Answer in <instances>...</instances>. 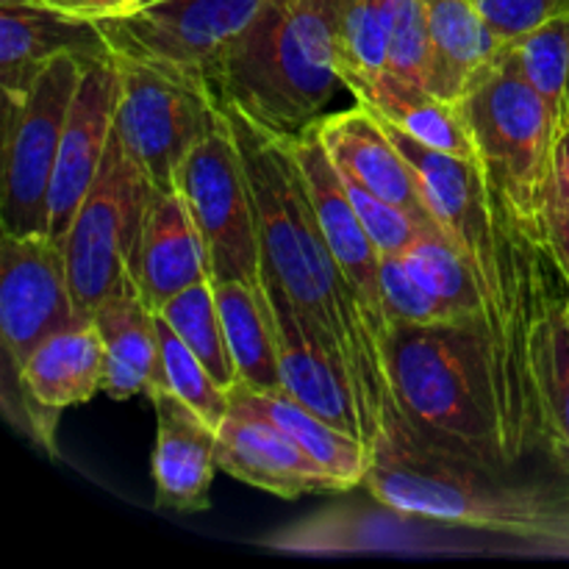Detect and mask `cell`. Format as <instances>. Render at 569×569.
<instances>
[{"mask_svg": "<svg viewBox=\"0 0 569 569\" xmlns=\"http://www.w3.org/2000/svg\"><path fill=\"white\" fill-rule=\"evenodd\" d=\"M11 3H33V6H42L44 0H11Z\"/></svg>", "mask_w": 569, "mask_h": 569, "instance_id": "obj_40", "label": "cell"}, {"mask_svg": "<svg viewBox=\"0 0 569 569\" xmlns=\"http://www.w3.org/2000/svg\"><path fill=\"white\" fill-rule=\"evenodd\" d=\"M515 50L528 81L542 94L556 126L569 122V11L515 39Z\"/></svg>", "mask_w": 569, "mask_h": 569, "instance_id": "obj_33", "label": "cell"}, {"mask_svg": "<svg viewBox=\"0 0 569 569\" xmlns=\"http://www.w3.org/2000/svg\"><path fill=\"white\" fill-rule=\"evenodd\" d=\"M283 142H287L289 153H292L295 164L300 170V178H303L322 237H326L337 264L342 267L345 278L359 292L372 331H376L378 342L383 348L389 333H392V322H389L381 292V250H378V244L367 233L365 222L356 214L348 187H345L333 159L328 156L320 133H317V126L306 128L295 137H283Z\"/></svg>", "mask_w": 569, "mask_h": 569, "instance_id": "obj_13", "label": "cell"}, {"mask_svg": "<svg viewBox=\"0 0 569 569\" xmlns=\"http://www.w3.org/2000/svg\"><path fill=\"white\" fill-rule=\"evenodd\" d=\"M489 237L472 256L481 287V337L498 409L506 467L545 439L537 361L545 331L569 300V281L545 239L539 217L522 214L487 178Z\"/></svg>", "mask_w": 569, "mask_h": 569, "instance_id": "obj_2", "label": "cell"}, {"mask_svg": "<svg viewBox=\"0 0 569 569\" xmlns=\"http://www.w3.org/2000/svg\"><path fill=\"white\" fill-rule=\"evenodd\" d=\"M222 106L276 137H295L331 114L345 87L337 67L331 0H267L206 67Z\"/></svg>", "mask_w": 569, "mask_h": 569, "instance_id": "obj_3", "label": "cell"}, {"mask_svg": "<svg viewBox=\"0 0 569 569\" xmlns=\"http://www.w3.org/2000/svg\"><path fill=\"white\" fill-rule=\"evenodd\" d=\"M264 289L272 306V322H276L283 392L331 422L333 428L367 445L359 403H356L342 361L328 348L315 322L292 303V298L276 281L264 278Z\"/></svg>", "mask_w": 569, "mask_h": 569, "instance_id": "obj_15", "label": "cell"}, {"mask_svg": "<svg viewBox=\"0 0 569 569\" xmlns=\"http://www.w3.org/2000/svg\"><path fill=\"white\" fill-rule=\"evenodd\" d=\"M381 122L392 142L400 148V153L415 167L422 198H426V206L437 226L472 261L476 250L489 237V194L483 167L472 159L428 148L426 142L409 137L392 122Z\"/></svg>", "mask_w": 569, "mask_h": 569, "instance_id": "obj_19", "label": "cell"}, {"mask_svg": "<svg viewBox=\"0 0 569 569\" xmlns=\"http://www.w3.org/2000/svg\"><path fill=\"white\" fill-rule=\"evenodd\" d=\"M567 98H569V89H567Z\"/></svg>", "mask_w": 569, "mask_h": 569, "instance_id": "obj_42", "label": "cell"}, {"mask_svg": "<svg viewBox=\"0 0 569 569\" xmlns=\"http://www.w3.org/2000/svg\"><path fill=\"white\" fill-rule=\"evenodd\" d=\"M200 281H211V261L203 237L189 214L178 189H156L144 211L133 287L137 295L159 311L170 298Z\"/></svg>", "mask_w": 569, "mask_h": 569, "instance_id": "obj_18", "label": "cell"}, {"mask_svg": "<svg viewBox=\"0 0 569 569\" xmlns=\"http://www.w3.org/2000/svg\"><path fill=\"white\" fill-rule=\"evenodd\" d=\"M353 100L367 106L381 120L392 122L395 128L406 131L409 137L426 142L428 148L478 161L476 142H472V133L467 128L465 117H461L459 106L437 98L428 89L403 83L398 78H387L378 87L353 94Z\"/></svg>", "mask_w": 569, "mask_h": 569, "instance_id": "obj_27", "label": "cell"}, {"mask_svg": "<svg viewBox=\"0 0 569 569\" xmlns=\"http://www.w3.org/2000/svg\"><path fill=\"white\" fill-rule=\"evenodd\" d=\"M381 292L389 322L395 326H450L467 322L445 300L428 292L420 278L411 272L403 256L381 253ZM472 326V322H470Z\"/></svg>", "mask_w": 569, "mask_h": 569, "instance_id": "obj_35", "label": "cell"}, {"mask_svg": "<svg viewBox=\"0 0 569 569\" xmlns=\"http://www.w3.org/2000/svg\"><path fill=\"white\" fill-rule=\"evenodd\" d=\"M431 42V92L459 103L509 42L487 26L478 0H420Z\"/></svg>", "mask_w": 569, "mask_h": 569, "instance_id": "obj_22", "label": "cell"}, {"mask_svg": "<svg viewBox=\"0 0 569 569\" xmlns=\"http://www.w3.org/2000/svg\"><path fill=\"white\" fill-rule=\"evenodd\" d=\"M337 67L350 94H361L389 78L387 31L378 0H331Z\"/></svg>", "mask_w": 569, "mask_h": 569, "instance_id": "obj_28", "label": "cell"}, {"mask_svg": "<svg viewBox=\"0 0 569 569\" xmlns=\"http://www.w3.org/2000/svg\"><path fill=\"white\" fill-rule=\"evenodd\" d=\"M214 298L233 365L239 370V383L256 392H281L278 337L264 283L261 287H250L244 281L214 283Z\"/></svg>", "mask_w": 569, "mask_h": 569, "instance_id": "obj_26", "label": "cell"}, {"mask_svg": "<svg viewBox=\"0 0 569 569\" xmlns=\"http://www.w3.org/2000/svg\"><path fill=\"white\" fill-rule=\"evenodd\" d=\"M456 106L470 128L489 181L522 214L537 217L559 126L542 94L528 81L515 42Z\"/></svg>", "mask_w": 569, "mask_h": 569, "instance_id": "obj_7", "label": "cell"}, {"mask_svg": "<svg viewBox=\"0 0 569 569\" xmlns=\"http://www.w3.org/2000/svg\"><path fill=\"white\" fill-rule=\"evenodd\" d=\"M539 400L545 417V442L569 470V317L567 303L553 311L537 361Z\"/></svg>", "mask_w": 569, "mask_h": 569, "instance_id": "obj_32", "label": "cell"}, {"mask_svg": "<svg viewBox=\"0 0 569 569\" xmlns=\"http://www.w3.org/2000/svg\"><path fill=\"white\" fill-rule=\"evenodd\" d=\"M383 361L411 442L483 470H509L481 328L395 326Z\"/></svg>", "mask_w": 569, "mask_h": 569, "instance_id": "obj_4", "label": "cell"}, {"mask_svg": "<svg viewBox=\"0 0 569 569\" xmlns=\"http://www.w3.org/2000/svg\"><path fill=\"white\" fill-rule=\"evenodd\" d=\"M106 348L103 392L111 400L148 395L159 376V339L156 311L137 289L117 292L92 315Z\"/></svg>", "mask_w": 569, "mask_h": 569, "instance_id": "obj_24", "label": "cell"}, {"mask_svg": "<svg viewBox=\"0 0 569 569\" xmlns=\"http://www.w3.org/2000/svg\"><path fill=\"white\" fill-rule=\"evenodd\" d=\"M339 176H342V172H339ZM342 181L345 187H348L350 200H353L356 214L365 222L367 233H370V239L378 244L381 253L403 256L422 233H428L426 226H420L415 217H409L403 209L389 203V200L378 198V194H372L370 189L350 181V178L342 176Z\"/></svg>", "mask_w": 569, "mask_h": 569, "instance_id": "obj_37", "label": "cell"}, {"mask_svg": "<svg viewBox=\"0 0 569 569\" xmlns=\"http://www.w3.org/2000/svg\"><path fill=\"white\" fill-rule=\"evenodd\" d=\"M176 189L209 250L211 283L244 281L261 287L264 272L253 198L226 109L209 137L181 161Z\"/></svg>", "mask_w": 569, "mask_h": 569, "instance_id": "obj_10", "label": "cell"}, {"mask_svg": "<svg viewBox=\"0 0 569 569\" xmlns=\"http://www.w3.org/2000/svg\"><path fill=\"white\" fill-rule=\"evenodd\" d=\"M150 3H156V0H44L42 6L61 11L67 17H76V20L98 22L133 14V11L144 9Z\"/></svg>", "mask_w": 569, "mask_h": 569, "instance_id": "obj_39", "label": "cell"}, {"mask_svg": "<svg viewBox=\"0 0 569 569\" xmlns=\"http://www.w3.org/2000/svg\"><path fill=\"white\" fill-rule=\"evenodd\" d=\"M159 315L189 345V350L203 361L206 370L214 376V381L231 392L239 383V370L233 365L226 326H222L220 309H217L214 283L200 281L194 287L183 289V292H178L176 298L161 306Z\"/></svg>", "mask_w": 569, "mask_h": 569, "instance_id": "obj_29", "label": "cell"}, {"mask_svg": "<svg viewBox=\"0 0 569 569\" xmlns=\"http://www.w3.org/2000/svg\"><path fill=\"white\" fill-rule=\"evenodd\" d=\"M156 339H159V376L150 392L167 389L217 431L231 411L228 389L214 381L203 361L189 350V345L172 331L170 322L159 311H156Z\"/></svg>", "mask_w": 569, "mask_h": 569, "instance_id": "obj_30", "label": "cell"}, {"mask_svg": "<svg viewBox=\"0 0 569 569\" xmlns=\"http://www.w3.org/2000/svg\"><path fill=\"white\" fill-rule=\"evenodd\" d=\"M106 348L92 320L44 339L17 370L22 389L48 411L87 403L103 392Z\"/></svg>", "mask_w": 569, "mask_h": 569, "instance_id": "obj_23", "label": "cell"}, {"mask_svg": "<svg viewBox=\"0 0 569 569\" xmlns=\"http://www.w3.org/2000/svg\"><path fill=\"white\" fill-rule=\"evenodd\" d=\"M422 287L450 306L456 315L481 328V287L472 261L445 233L428 231L403 253Z\"/></svg>", "mask_w": 569, "mask_h": 569, "instance_id": "obj_31", "label": "cell"}, {"mask_svg": "<svg viewBox=\"0 0 569 569\" xmlns=\"http://www.w3.org/2000/svg\"><path fill=\"white\" fill-rule=\"evenodd\" d=\"M117 92H120V70L114 53L89 56L83 61L81 81L67 114L61 133L59 159H56L53 187H50V237L64 239L78 206L98 178L114 131Z\"/></svg>", "mask_w": 569, "mask_h": 569, "instance_id": "obj_14", "label": "cell"}, {"mask_svg": "<svg viewBox=\"0 0 569 569\" xmlns=\"http://www.w3.org/2000/svg\"><path fill=\"white\" fill-rule=\"evenodd\" d=\"M89 56H56L37 76L26 98L6 103L3 233L33 237L50 231V187L56 176L61 133Z\"/></svg>", "mask_w": 569, "mask_h": 569, "instance_id": "obj_9", "label": "cell"}, {"mask_svg": "<svg viewBox=\"0 0 569 569\" xmlns=\"http://www.w3.org/2000/svg\"><path fill=\"white\" fill-rule=\"evenodd\" d=\"M89 322L76 309L64 244L50 233H3L0 244V337L14 370L53 333Z\"/></svg>", "mask_w": 569, "mask_h": 569, "instance_id": "obj_11", "label": "cell"}, {"mask_svg": "<svg viewBox=\"0 0 569 569\" xmlns=\"http://www.w3.org/2000/svg\"><path fill=\"white\" fill-rule=\"evenodd\" d=\"M156 409L153 481L159 503L176 511H206L217 465V431L167 389L148 392Z\"/></svg>", "mask_w": 569, "mask_h": 569, "instance_id": "obj_20", "label": "cell"}, {"mask_svg": "<svg viewBox=\"0 0 569 569\" xmlns=\"http://www.w3.org/2000/svg\"><path fill=\"white\" fill-rule=\"evenodd\" d=\"M228 395H231V403L248 406V409L267 417L272 426L281 428L300 450H306L311 459L320 461L337 478L342 492L365 483L367 470L372 465V453L361 439L333 428L331 422H326L315 411L289 398L283 389L281 392H256L244 383H237Z\"/></svg>", "mask_w": 569, "mask_h": 569, "instance_id": "obj_25", "label": "cell"}, {"mask_svg": "<svg viewBox=\"0 0 569 569\" xmlns=\"http://www.w3.org/2000/svg\"><path fill=\"white\" fill-rule=\"evenodd\" d=\"M567 317H569V300H567Z\"/></svg>", "mask_w": 569, "mask_h": 569, "instance_id": "obj_41", "label": "cell"}, {"mask_svg": "<svg viewBox=\"0 0 569 569\" xmlns=\"http://www.w3.org/2000/svg\"><path fill=\"white\" fill-rule=\"evenodd\" d=\"M64 53L100 56L109 53V44L94 22L76 20L48 6L0 3V83L6 103L26 98L39 72Z\"/></svg>", "mask_w": 569, "mask_h": 569, "instance_id": "obj_21", "label": "cell"}, {"mask_svg": "<svg viewBox=\"0 0 569 569\" xmlns=\"http://www.w3.org/2000/svg\"><path fill=\"white\" fill-rule=\"evenodd\" d=\"M317 133L345 178L403 209L428 231L445 233L428 211L415 167L400 153L383 122L367 106L353 100V106L348 109L331 111L317 122Z\"/></svg>", "mask_w": 569, "mask_h": 569, "instance_id": "obj_17", "label": "cell"}, {"mask_svg": "<svg viewBox=\"0 0 569 569\" xmlns=\"http://www.w3.org/2000/svg\"><path fill=\"white\" fill-rule=\"evenodd\" d=\"M478 6L487 26L503 42H515L550 17L569 11V0H478Z\"/></svg>", "mask_w": 569, "mask_h": 569, "instance_id": "obj_38", "label": "cell"}, {"mask_svg": "<svg viewBox=\"0 0 569 569\" xmlns=\"http://www.w3.org/2000/svg\"><path fill=\"white\" fill-rule=\"evenodd\" d=\"M387 31L389 78L431 92V42L420 0H378Z\"/></svg>", "mask_w": 569, "mask_h": 569, "instance_id": "obj_34", "label": "cell"}, {"mask_svg": "<svg viewBox=\"0 0 569 569\" xmlns=\"http://www.w3.org/2000/svg\"><path fill=\"white\" fill-rule=\"evenodd\" d=\"M537 217L545 239L569 281V122L556 131Z\"/></svg>", "mask_w": 569, "mask_h": 569, "instance_id": "obj_36", "label": "cell"}, {"mask_svg": "<svg viewBox=\"0 0 569 569\" xmlns=\"http://www.w3.org/2000/svg\"><path fill=\"white\" fill-rule=\"evenodd\" d=\"M156 189L111 131L98 178L61 239L72 300L87 320L111 295L137 289L133 256Z\"/></svg>", "mask_w": 569, "mask_h": 569, "instance_id": "obj_8", "label": "cell"}, {"mask_svg": "<svg viewBox=\"0 0 569 569\" xmlns=\"http://www.w3.org/2000/svg\"><path fill=\"white\" fill-rule=\"evenodd\" d=\"M361 487L403 517L569 550V495L511 487L498 481V472L439 456L411 439L378 445Z\"/></svg>", "mask_w": 569, "mask_h": 569, "instance_id": "obj_5", "label": "cell"}, {"mask_svg": "<svg viewBox=\"0 0 569 569\" xmlns=\"http://www.w3.org/2000/svg\"><path fill=\"white\" fill-rule=\"evenodd\" d=\"M267 0H156L126 17L98 20L111 53L206 67L264 9Z\"/></svg>", "mask_w": 569, "mask_h": 569, "instance_id": "obj_12", "label": "cell"}, {"mask_svg": "<svg viewBox=\"0 0 569 569\" xmlns=\"http://www.w3.org/2000/svg\"><path fill=\"white\" fill-rule=\"evenodd\" d=\"M217 465L237 481L278 498L342 492L337 478L287 433L248 406L231 403L217 428Z\"/></svg>", "mask_w": 569, "mask_h": 569, "instance_id": "obj_16", "label": "cell"}, {"mask_svg": "<svg viewBox=\"0 0 569 569\" xmlns=\"http://www.w3.org/2000/svg\"><path fill=\"white\" fill-rule=\"evenodd\" d=\"M114 133L159 189H176V172L220 122L222 103L200 67L117 56Z\"/></svg>", "mask_w": 569, "mask_h": 569, "instance_id": "obj_6", "label": "cell"}, {"mask_svg": "<svg viewBox=\"0 0 569 569\" xmlns=\"http://www.w3.org/2000/svg\"><path fill=\"white\" fill-rule=\"evenodd\" d=\"M233 126L244 178L253 198L261 272L315 322L342 361L359 403L367 448L409 439L389 387L387 361L353 283L345 278L317 222L306 183L283 137L222 106Z\"/></svg>", "mask_w": 569, "mask_h": 569, "instance_id": "obj_1", "label": "cell"}]
</instances>
